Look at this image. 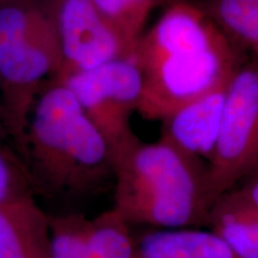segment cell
<instances>
[{"label":"cell","mask_w":258,"mask_h":258,"mask_svg":"<svg viewBox=\"0 0 258 258\" xmlns=\"http://www.w3.org/2000/svg\"><path fill=\"white\" fill-rule=\"evenodd\" d=\"M134 55L144 79L138 114L159 121L227 83L247 57L192 0L167 5Z\"/></svg>","instance_id":"obj_1"},{"label":"cell","mask_w":258,"mask_h":258,"mask_svg":"<svg viewBox=\"0 0 258 258\" xmlns=\"http://www.w3.org/2000/svg\"><path fill=\"white\" fill-rule=\"evenodd\" d=\"M25 163L37 190L89 195L114 182L110 145L62 82L51 79L29 118Z\"/></svg>","instance_id":"obj_2"},{"label":"cell","mask_w":258,"mask_h":258,"mask_svg":"<svg viewBox=\"0 0 258 258\" xmlns=\"http://www.w3.org/2000/svg\"><path fill=\"white\" fill-rule=\"evenodd\" d=\"M208 164L166 141L137 139L114 153V207L131 224L160 228L207 225Z\"/></svg>","instance_id":"obj_3"},{"label":"cell","mask_w":258,"mask_h":258,"mask_svg":"<svg viewBox=\"0 0 258 258\" xmlns=\"http://www.w3.org/2000/svg\"><path fill=\"white\" fill-rule=\"evenodd\" d=\"M61 63L49 0H0V99L12 144L24 163L32 108Z\"/></svg>","instance_id":"obj_4"},{"label":"cell","mask_w":258,"mask_h":258,"mask_svg":"<svg viewBox=\"0 0 258 258\" xmlns=\"http://www.w3.org/2000/svg\"><path fill=\"white\" fill-rule=\"evenodd\" d=\"M258 164V61L247 56L228 82L220 129L208 163L209 208Z\"/></svg>","instance_id":"obj_5"},{"label":"cell","mask_w":258,"mask_h":258,"mask_svg":"<svg viewBox=\"0 0 258 258\" xmlns=\"http://www.w3.org/2000/svg\"><path fill=\"white\" fill-rule=\"evenodd\" d=\"M62 82L110 145L112 154L139 138L132 128L144 79L134 53L70 74Z\"/></svg>","instance_id":"obj_6"},{"label":"cell","mask_w":258,"mask_h":258,"mask_svg":"<svg viewBox=\"0 0 258 258\" xmlns=\"http://www.w3.org/2000/svg\"><path fill=\"white\" fill-rule=\"evenodd\" d=\"M49 9L62 56L60 72L53 79L128 55L95 0H49Z\"/></svg>","instance_id":"obj_7"},{"label":"cell","mask_w":258,"mask_h":258,"mask_svg":"<svg viewBox=\"0 0 258 258\" xmlns=\"http://www.w3.org/2000/svg\"><path fill=\"white\" fill-rule=\"evenodd\" d=\"M228 82L164 118L161 140L208 164L217 144Z\"/></svg>","instance_id":"obj_8"},{"label":"cell","mask_w":258,"mask_h":258,"mask_svg":"<svg viewBox=\"0 0 258 258\" xmlns=\"http://www.w3.org/2000/svg\"><path fill=\"white\" fill-rule=\"evenodd\" d=\"M0 258H51L50 217L35 196L0 205Z\"/></svg>","instance_id":"obj_9"},{"label":"cell","mask_w":258,"mask_h":258,"mask_svg":"<svg viewBox=\"0 0 258 258\" xmlns=\"http://www.w3.org/2000/svg\"><path fill=\"white\" fill-rule=\"evenodd\" d=\"M135 258H237L212 230L160 228L137 238Z\"/></svg>","instance_id":"obj_10"},{"label":"cell","mask_w":258,"mask_h":258,"mask_svg":"<svg viewBox=\"0 0 258 258\" xmlns=\"http://www.w3.org/2000/svg\"><path fill=\"white\" fill-rule=\"evenodd\" d=\"M207 226L237 258H258V209L237 188L215 202Z\"/></svg>","instance_id":"obj_11"},{"label":"cell","mask_w":258,"mask_h":258,"mask_svg":"<svg viewBox=\"0 0 258 258\" xmlns=\"http://www.w3.org/2000/svg\"><path fill=\"white\" fill-rule=\"evenodd\" d=\"M199 4L235 46L258 61V0H205Z\"/></svg>","instance_id":"obj_12"},{"label":"cell","mask_w":258,"mask_h":258,"mask_svg":"<svg viewBox=\"0 0 258 258\" xmlns=\"http://www.w3.org/2000/svg\"><path fill=\"white\" fill-rule=\"evenodd\" d=\"M89 258H135L137 238L131 222L114 207L89 219Z\"/></svg>","instance_id":"obj_13"},{"label":"cell","mask_w":258,"mask_h":258,"mask_svg":"<svg viewBox=\"0 0 258 258\" xmlns=\"http://www.w3.org/2000/svg\"><path fill=\"white\" fill-rule=\"evenodd\" d=\"M106 24L124 47L133 54L145 32V25L163 0H95Z\"/></svg>","instance_id":"obj_14"},{"label":"cell","mask_w":258,"mask_h":258,"mask_svg":"<svg viewBox=\"0 0 258 258\" xmlns=\"http://www.w3.org/2000/svg\"><path fill=\"white\" fill-rule=\"evenodd\" d=\"M88 224L82 213L50 217L51 258H89Z\"/></svg>","instance_id":"obj_15"},{"label":"cell","mask_w":258,"mask_h":258,"mask_svg":"<svg viewBox=\"0 0 258 258\" xmlns=\"http://www.w3.org/2000/svg\"><path fill=\"white\" fill-rule=\"evenodd\" d=\"M30 170L12 147L0 143V205L35 196Z\"/></svg>","instance_id":"obj_16"},{"label":"cell","mask_w":258,"mask_h":258,"mask_svg":"<svg viewBox=\"0 0 258 258\" xmlns=\"http://www.w3.org/2000/svg\"><path fill=\"white\" fill-rule=\"evenodd\" d=\"M237 189L258 209V164L244 177Z\"/></svg>","instance_id":"obj_17"},{"label":"cell","mask_w":258,"mask_h":258,"mask_svg":"<svg viewBox=\"0 0 258 258\" xmlns=\"http://www.w3.org/2000/svg\"><path fill=\"white\" fill-rule=\"evenodd\" d=\"M0 143L8 145V146L12 147L15 150L14 144H12L11 135H10L9 128H8V124H6L5 111H4V108H3L2 99H0Z\"/></svg>","instance_id":"obj_18"},{"label":"cell","mask_w":258,"mask_h":258,"mask_svg":"<svg viewBox=\"0 0 258 258\" xmlns=\"http://www.w3.org/2000/svg\"><path fill=\"white\" fill-rule=\"evenodd\" d=\"M175 2H178V0H163V4L164 5H170L171 3H175Z\"/></svg>","instance_id":"obj_19"}]
</instances>
